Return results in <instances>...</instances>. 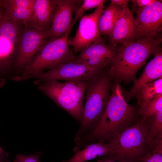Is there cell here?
<instances>
[{"mask_svg":"<svg viewBox=\"0 0 162 162\" xmlns=\"http://www.w3.org/2000/svg\"><path fill=\"white\" fill-rule=\"evenodd\" d=\"M111 89V93L99 124L81 139L75 149L91 143H107L139 118L138 106L127 104L123 95L121 83L112 81Z\"/></svg>","mask_w":162,"mask_h":162,"instance_id":"1","label":"cell"},{"mask_svg":"<svg viewBox=\"0 0 162 162\" xmlns=\"http://www.w3.org/2000/svg\"><path fill=\"white\" fill-rule=\"evenodd\" d=\"M118 48L107 44L102 39L88 46L75 56V60H82L94 56H116Z\"/></svg>","mask_w":162,"mask_h":162,"instance_id":"17","label":"cell"},{"mask_svg":"<svg viewBox=\"0 0 162 162\" xmlns=\"http://www.w3.org/2000/svg\"><path fill=\"white\" fill-rule=\"evenodd\" d=\"M2 0H0V23L3 20L4 17L3 11L2 9Z\"/></svg>","mask_w":162,"mask_h":162,"instance_id":"29","label":"cell"},{"mask_svg":"<svg viewBox=\"0 0 162 162\" xmlns=\"http://www.w3.org/2000/svg\"><path fill=\"white\" fill-rule=\"evenodd\" d=\"M8 161H6L4 158V157H0V162H6Z\"/></svg>","mask_w":162,"mask_h":162,"instance_id":"32","label":"cell"},{"mask_svg":"<svg viewBox=\"0 0 162 162\" xmlns=\"http://www.w3.org/2000/svg\"><path fill=\"white\" fill-rule=\"evenodd\" d=\"M105 8L104 4L96 8L94 11L81 18L75 36L68 39L69 45L73 48L74 52H80L90 45L102 38L100 34L98 22Z\"/></svg>","mask_w":162,"mask_h":162,"instance_id":"10","label":"cell"},{"mask_svg":"<svg viewBox=\"0 0 162 162\" xmlns=\"http://www.w3.org/2000/svg\"><path fill=\"white\" fill-rule=\"evenodd\" d=\"M86 87V82L51 80L40 83L38 88L80 123Z\"/></svg>","mask_w":162,"mask_h":162,"instance_id":"6","label":"cell"},{"mask_svg":"<svg viewBox=\"0 0 162 162\" xmlns=\"http://www.w3.org/2000/svg\"><path fill=\"white\" fill-rule=\"evenodd\" d=\"M130 0H111V3L117 4L120 5L122 7L124 5H128L130 2Z\"/></svg>","mask_w":162,"mask_h":162,"instance_id":"28","label":"cell"},{"mask_svg":"<svg viewBox=\"0 0 162 162\" xmlns=\"http://www.w3.org/2000/svg\"><path fill=\"white\" fill-rule=\"evenodd\" d=\"M69 159L61 162H85L96 158L110 155L112 149L110 143L97 142L86 145L83 148L74 152Z\"/></svg>","mask_w":162,"mask_h":162,"instance_id":"15","label":"cell"},{"mask_svg":"<svg viewBox=\"0 0 162 162\" xmlns=\"http://www.w3.org/2000/svg\"><path fill=\"white\" fill-rule=\"evenodd\" d=\"M148 128L147 141L148 143L152 141L162 139V111L146 119Z\"/></svg>","mask_w":162,"mask_h":162,"instance_id":"20","label":"cell"},{"mask_svg":"<svg viewBox=\"0 0 162 162\" xmlns=\"http://www.w3.org/2000/svg\"><path fill=\"white\" fill-rule=\"evenodd\" d=\"M146 119L140 117L135 123L110 140L112 153L102 159L118 162H139L149 151Z\"/></svg>","mask_w":162,"mask_h":162,"instance_id":"4","label":"cell"},{"mask_svg":"<svg viewBox=\"0 0 162 162\" xmlns=\"http://www.w3.org/2000/svg\"><path fill=\"white\" fill-rule=\"evenodd\" d=\"M122 7V13L109 36V45L114 48L118 44L126 45L136 40V31L133 12L128 5Z\"/></svg>","mask_w":162,"mask_h":162,"instance_id":"11","label":"cell"},{"mask_svg":"<svg viewBox=\"0 0 162 162\" xmlns=\"http://www.w3.org/2000/svg\"><path fill=\"white\" fill-rule=\"evenodd\" d=\"M104 0H85L79 8L77 7L76 10L74 19L71 21L70 29L71 30L75 22L83 16L84 13L87 10L104 4L106 2Z\"/></svg>","mask_w":162,"mask_h":162,"instance_id":"23","label":"cell"},{"mask_svg":"<svg viewBox=\"0 0 162 162\" xmlns=\"http://www.w3.org/2000/svg\"><path fill=\"white\" fill-rule=\"evenodd\" d=\"M4 17L13 19L20 24L26 25L32 12V8H5Z\"/></svg>","mask_w":162,"mask_h":162,"instance_id":"22","label":"cell"},{"mask_svg":"<svg viewBox=\"0 0 162 162\" xmlns=\"http://www.w3.org/2000/svg\"><path fill=\"white\" fill-rule=\"evenodd\" d=\"M4 151L0 146V157H4Z\"/></svg>","mask_w":162,"mask_h":162,"instance_id":"31","label":"cell"},{"mask_svg":"<svg viewBox=\"0 0 162 162\" xmlns=\"http://www.w3.org/2000/svg\"><path fill=\"white\" fill-rule=\"evenodd\" d=\"M162 38L150 40L142 38L118 48L116 56L108 69L112 81L124 85L136 80L137 71L148 58L162 48Z\"/></svg>","mask_w":162,"mask_h":162,"instance_id":"2","label":"cell"},{"mask_svg":"<svg viewBox=\"0 0 162 162\" xmlns=\"http://www.w3.org/2000/svg\"><path fill=\"white\" fill-rule=\"evenodd\" d=\"M57 9L56 0H35L30 18L25 26L48 31Z\"/></svg>","mask_w":162,"mask_h":162,"instance_id":"13","label":"cell"},{"mask_svg":"<svg viewBox=\"0 0 162 162\" xmlns=\"http://www.w3.org/2000/svg\"><path fill=\"white\" fill-rule=\"evenodd\" d=\"M156 0H132L130 1L133 4L132 11L135 13L141 10L151 3L154 2Z\"/></svg>","mask_w":162,"mask_h":162,"instance_id":"27","label":"cell"},{"mask_svg":"<svg viewBox=\"0 0 162 162\" xmlns=\"http://www.w3.org/2000/svg\"><path fill=\"white\" fill-rule=\"evenodd\" d=\"M162 111V94H161L139 108L137 113L141 118L146 120Z\"/></svg>","mask_w":162,"mask_h":162,"instance_id":"21","label":"cell"},{"mask_svg":"<svg viewBox=\"0 0 162 162\" xmlns=\"http://www.w3.org/2000/svg\"><path fill=\"white\" fill-rule=\"evenodd\" d=\"M112 82L107 70L86 81V92L82 117L74 139L76 145L99 124L110 95Z\"/></svg>","mask_w":162,"mask_h":162,"instance_id":"3","label":"cell"},{"mask_svg":"<svg viewBox=\"0 0 162 162\" xmlns=\"http://www.w3.org/2000/svg\"><path fill=\"white\" fill-rule=\"evenodd\" d=\"M105 70L94 68L75 60L61 64L48 71L30 76L26 80L36 78L34 83L37 84L44 82L59 80L86 82L93 79Z\"/></svg>","mask_w":162,"mask_h":162,"instance_id":"7","label":"cell"},{"mask_svg":"<svg viewBox=\"0 0 162 162\" xmlns=\"http://www.w3.org/2000/svg\"><path fill=\"white\" fill-rule=\"evenodd\" d=\"M47 31L25 26L14 46V64L20 71L34 58L46 39Z\"/></svg>","mask_w":162,"mask_h":162,"instance_id":"8","label":"cell"},{"mask_svg":"<svg viewBox=\"0 0 162 162\" xmlns=\"http://www.w3.org/2000/svg\"><path fill=\"white\" fill-rule=\"evenodd\" d=\"M70 32L68 31L60 38L45 41L32 61L13 80H25L28 77L46 69H50L61 64L74 61L75 56L68 41Z\"/></svg>","mask_w":162,"mask_h":162,"instance_id":"5","label":"cell"},{"mask_svg":"<svg viewBox=\"0 0 162 162\" xmlns=\"http://www.w3.org/2000/svg\"><path fill=\"white\" fill-rule=\"evenodd\" d=\"M139 162H162V152L149 150Z\"/></svg>","mask_w":162,"mask_h":162,"instance_id":"25","label":"cell"},{"mask_svg":"<svg viewBox=\"0 0 162 162\" xmlns=\"http://www.w3.org/2000/svg\"><path fill=\"white\" fill-rule=\"evenodd\" d=\"M6 162H9L8 161H7Z\"/></svg>","mask_w":162,"mask_h":162,"instance_id":"33","label":"cell"},{"mask_svg":"<svg viewBox=\"0 0 162 162\" xmlns=\"http://www.w3.org/2000/svg\"><path fill=\"white\" fill-rule=\"evenodd\" d=\"M154 57L147 64L142 74L134 82V84L129 91H123V95L127 102L135 97L137 93L146 85L156 79L162 78V50L161 48L154 55Z\"/></svg>","mask_w":162,"mask_h":162,"instance_id":"14","label":"cell"},{"mask_svg":"<svg viewBox=\"0 0 162 162\" xmlns=\"http://www.w3.org/2000/svg\"><path fill=\"white\" fill-rule=\"evenodd\" d=\"M136 14V40L142 38L150 40L162 38V0H156Z\"/></svg>","mask_w":162,"mask_h":162,"instance_id":"9","label":"cell"},{"mask_svg":"<svg viewBox=\"0 0 162 162\" xmlns=\"http://www.w3.org/2000/svg\"><path fill=\"white\" fill-rule=\"evenodd\" d=\"M96 162H116L113 161L109 160H104L102 159H99L98 161Z\"/></svg>","mask_w":162,"mask_h":162,"instance_id":"30","label":"cell"},{"mask_svg":"<svg viewBox=\"0 0 162 162\" xmlns=\"http://www.w3.org/2000/svg\"><path fill=\"white\" fill-rule=\"evenodd\" d=\"M20 25L13 19L4 17L0 23V39L6 40L14 47L20 33Z\"/></svg>","mask_w":162,"mask_h":162,"instance_id":"19","label":"cell"},{"mask_svg":"<svg viewBox=\"0 0 162 162\" xmlns=\"http://www.w3.org/2000/svg\"><path fill=\"white\" fill-rule=\"evenodd\" d=\"M35 0H2V5L5 8H32Z\"/></svg>","mask_w":162,"mask_h":162,"instance_id":"24","label":"cell"},{"mask_svg":"<svg viewBox=\"0 0 162 162\" xmlns=\"http://www.w3.org/2000/svg\"><path fill=\"white\" fill-rule=\"evenodd\" d=\"M40 152L36 153L31 155H24L21 154L16 155L15 158L14 162H40L39 158Z\"/></svg>","mask_w":162,"mask_h":162,"instance_id":"26","label":"cell"},{"mask_svg":"<svg viewBox=\"0 0 162 162\" xmlns=\"http://www.w3.org/2000/svg\"><path fill=\"white\" fill-rule=\"evenodd\" d=\"M122 10L121 6L111 3L104 8L98 22L101 36L110 35Z\"/></svg>","mask_w":162,"mask_h":162,"instance_id":"16","label":"cell"},{"mask_svg":"<svg viewBox=\"0 0 162 162\" xmlns=\"http://www.w3.org/2000/svg\"><path fill=\"white\" fill-rule=\"evenodd\" d=\"M79 1L56 0L57 9L50 29L47 32L46 39L48 40L62 37L70 26L73 12L78 7Z\"/></svg>","mask_w":162,"mask_h":162,"instance_id":"12","label":"cell"},{"mask_svg":"<svg viewBox=\"0 0 162 162\" xmlns=\"http://www.w3.org/2000/svg\"><path fill=\"white\" fill-rule=\"evenodd\" d=\"M162 94V78L144 86L136 94L138 106L141 107L147 102Z\"/></svg>","mask_w":162,"mask_h":162,"instance_id":"18","label":"cell"}]
</instances>
